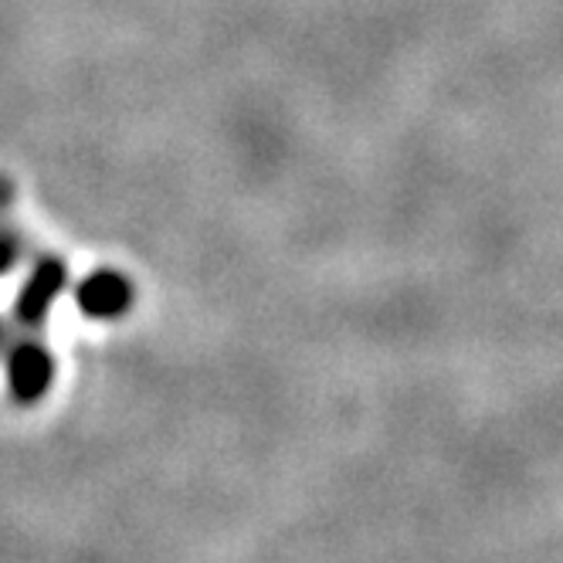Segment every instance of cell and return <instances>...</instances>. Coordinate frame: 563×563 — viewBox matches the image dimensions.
<instances>
[{
  "label": "cell",
  "mask_w": 563,
  "mask_h": 563,
  "mask_svg": "<svg viewBox=\"0 0 563 563\" xmlns=\"http://www.w3.org/2000/svg\"><path fill=\"white\" fill-rule=\"evenodd\" d=\"M55 384V356L34 333H24L4 350V387L18 408L42 405Z\"/></svg>",
  "instance_id": "obj_1"
},
{
  "label": "cell",
  "mask_w": 563,
  "mask_h": 563,
  "mask_svg": "<svg viewBox=\"0 0 563 563\" xmlns=\"http://www.w3.org/2000/svg\"><path fill=\"white\" fill-rule=\"evenodd\" d=\"M65 289H68V262L52 252L37 255L18 289L11 323L24 333H37L48 323V316Z\"/></svg>",
  "instance_id": "obj_2"
},
{
  "label": "cell",
  "mask_w": 563,
  "mask_h": 563,
  "mask_svg": "<svg viewBox=\"0 0 563 563\" xmlns=\"http://www.w3.org/2000/svg\"><path fill=\"white\" fill-rule=\"evenodd\" d=\"M75 306L92 323H112L133 309V282L115 268H96L75 286Z\"/></svg>",
  "instance_id": "obj_3"
},
{
  "label": "cell",
  "mask_w": 563,
  "mask_h": 563,
  "mask_svg": "<svg viewBox=\"0 0 563 563\" xmlns=\"http://www.w3.org/2000/svg\"><path fill=\"white\" fill-rule=\"evenodd\" d=\"M27 255V241L21 231L8 228V224H0V278L11 275Z\"/></svg>",
  "instance_id": "obj_4"
},
{
  "label": "cell",
  "mask_w": 563,
  "mask_h": 563,
  "mask_svg": "<svg viewBox=\"0 0 563 563\" xmlns=\"http://www.w3.org/2000/svg\"><path fill=\"white\" fill-rule=\"evenodd\" d=\"M14 200H18V187L11 177H0V214H8L14 208Z\"/></svg>",
  "instance_id": "obj_5"
},
{
  "label": "cell",
  "mask_w": 563,
  "mask_h": 563,
  "mask_svg": "<svg viewBox=\"0 0 563 563\" xmlns=\"http://www.w3.org/2000/svg\"><path fill=\"white\" fill-rule=\"evenodd\" d=\"M8 343H11V333H8V327H4V319H0V356H4Z\"/></svg>",
  "instance_id": "obj_6"
}]
</instances>
